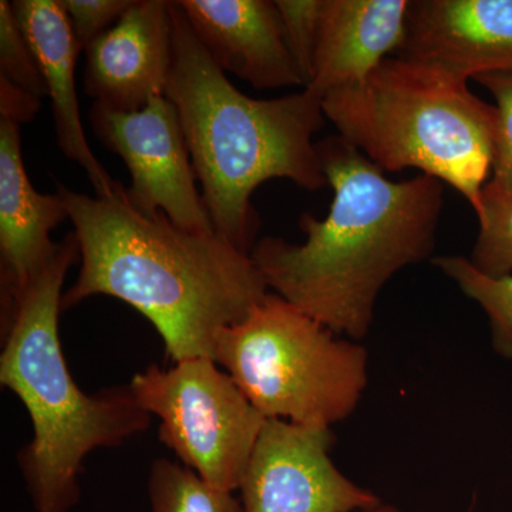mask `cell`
Segmentation results:
<instances>
[{
	"label": "cell",
	"mask_w": 512,
	"mask_h": 512,
	"mask_svg": "<svg viewBox=\"0 0 512 512\" xmlns=\"http://www.w3.org/2000/svg\"><path fill=\"white\" fill-rule=\"evenodd\" d=\"M440 67L392 56L363 82L325 94L339 136L383 171L416 168L460 192L483 214L493 171L497 109Z\"/></svg>",
	"instance_id": "obj_5"
},
{
	"label": "cell",
	"mask_w": 512,
	"mask_h": 512,
	"mask_svg": "<svg viewBox=\"0 0 512 512\" xmlns=\"http://www.w3.org/2000/svg\"><path fill=\"white\" fill-rule=\"evenodd\" d=\"M330 427L266 419L244 478V512H370L382 505L330 458Z\"/></svg>",
	"instance_id": "obj_9"
},
{
	"label": "cell",
	"mask_w": 512,
	"mask_h": 512,
	"mask_svg": "<svg viewBox=\"0 0 512 512\" xmlns=\"http://www.w3.org/2000/svg\"><path fill=\"white\" fill-rule=\"evenodd\" d=\"M483 214L478 218L480 232L471 262L493 276L512 272V201L483 197Z\"/></svg>",
	"instance_id": "obj_19"
},
{
	"label": "cell",
	"mask_w": 512,
	"mask_h": 512,
	"mask_svg": "<svg viewBox=\"0 0 512 512\" xmlns=\"http://www.w3.org/2000/svg\"><path fill=\"white\" fill-rule=\"evenodd\" d=\"M151 512H244L232 491L215 487L191 468L158 458L151 466Z\"/></svg>",
	"instance_id": "obj_17"
},
{
	"label": "cell",
	"mask_w": 512,
	"mask_h": 512,
	"mask_svg": "<svg viewBox=\"0 0 512 512\" xmlns=\"http://www.w3.org/2000/svg\"><path fill=\"white\" fill-rule=\"evenodd\" d=\"M474 80L493 94L497 109L493 171L483 197L512 201V72L485 73Z\"/></svg>",
	"instance_id": "obj_18"
},
{
	"label": "cell",
	"mask_w": 512,
	"mask_h": 512,
	"mask_svg": "<svg viewBox=\"0 0 512 512\" xmlns=\"http://www.w3.org/2000/svg\"><path fill=\"white\" fill-rule=\"evenodd\" d=\"M79 259V242L70 232L2 332L0 384L26 407L35 431L18 461L36 512L72 510L80 497L86 457L143 433L153 417L128 384L87 394L70 375L59 316L64 279Z\"/></svg>",
	"instance_id": "obj_4"
},
{
	"label": "cell",
	"mask_w": 512,
	"mask_h": 512,
	"mask_svg": "<svg viewBox=\"0 0 512 512\" xmlns=\"http://www.w3.org/2000/svg\"><path fill=\"white\" fill-rule=\"evenodd\" d=\"M289 52L298 66L303 84L308 87L313 76L318 45L322 0H276Z\"/></svg>",
	"instance_id": "obj_21"
},
{
	"label": "cell",
	"mask_w": 512,
	"mask_h": 512,
	"mask_svg": "<svg viewBox=\"0 0 512 512\" xmlns=\"http://www.w3.org/2000/svg\"><path fill=\"white\" fill-rule=\"evenodd\" d=\"M128 386L160 419L161 443L185 467L222 490H239L266 419L215 360L192 357L170 369L151 365Z\"/></svg>",
	"instance_id": "obj_7"
},
{
	"label": "cell",
	"mask_w": 512,
	"mask_h": 512,
	"mask_svg": "<svg viewBox=\"0 0 512 512\" xmlns=\"http://www.w3.org/2000/svg\"><path fill=\"white\" fill-rule=\"evenodd\" d=\"M370 512H402L399 508L393 507V505L382 504L379 507L375 508V510Z\"/></svg>",
	"instance_id": "obj_24"
},
{
	"label": "cell",
	"mask_w": 512,
	"mask_h": 512,
	"mask_svg": "<svg viewBox=\"0 0 512 512\" xmlns=\"http://www.w3.org/2000/svg\"><path fill=\"white\" fill-rule=\"evenodd\" d=\"M316 148L333 190L329 214L301 215L303 244L265 237L251 256L269 291L338 335L360 340L384 285L433 254L443 183L424 174L394 183L340 136Z\"/></svg>",
	"instance_id": "obj_1"
},
{
	"label": "cell",
	"mask_w": 512,
	"mask_h": 512,
	"mask_svg": "<svg viewBox=\"0 0 512 512\" xmlns=\"http://www.w3.org/2000/svg\"><path fill=\"white\" fill-rule=\"evenodd\" d=\"M412 0H322L311 83L322 97L363 82L402 49Z\"/></svg>",
	"instance_id": "obj_14"
},
{
	"label": "cell",
	"mask_w": 512,
	"mask_h": 512,
	"mask_svg": "<svg viewBox=\"0 0 512 512\" xmlns=\"http://www.w3.org/2000/svg\"><path fill=\"white\" fill-rule=\"evenodd\" d=\"M433 264L483 308L495 352L512 360V275L485 274L471 259L458 255L437 256Z\"/></svg>",
	"instance_id": "obj_16"
},
{
	"label": "cell",
	"mask_w": 512,
	"mask_h": 512,
	"mask_svg": "<svg viewBox=\"0 0 512 512\" xmlns=\"http://www.w3.org/2000/svg\"><path fill=\"white\" fill-rule=\"evenodd\" d=\"M396 56L440 67L464 82L512 72V0H413Z\"/></svg>",
	"instance_id": "obj_12"
},
{
	"label": "cell",
	"mask_w": 512,
	"mask_h": 512,
	"mask_svg": "<svg viewBox=\"0 0 512 512\" xmlns=\"http://www.w3.org/2000/svg\"><path fill=\"white\" fill-rule=\"evenodd\" d=\"M195 36L222 72L258 90L303 86L271 0H178Z\"/></svg>",
	"instance_id": "obj_13"
},
{
	"label": "cell",
	"mask_w": 512,
	"mask_h": 512,
	"mask_svg": "<svg viewBox=\"0 0 512 512\" xmlns=\"http://www.w3.org/2000/svg\"><path fill=\"white\" fill-rule=\"evenodd\" d=\"M215 362L265 419L326 426L348 419L367 386V350L269 292L220 333Z\"/></svg>",
	"instance_id": "obj_6"
},
{
	"label": "cell",
	"mask_w": 512,
	"mask_h": 512,
	"mask_svg": "<svg viewBox=\"0 0 512 512\" xmlns=\"http://www.w3.org/2000/svg\"><path fill=\"white\" fill-rule=\"evenodd\" d=\"M133 0H60L80 50L119 22Z\"/></svg>",
	"instance_id": "obj_22"
},
{
	"label": "cell",
	"mask_w": 512,
	"mask_h": 512,
	"mask_svg": "<svg viewBox=\"0 0 512 512\" xmlns=\"http://www.w3.org/2000/svg\"><path fill=\"white\" fill-rule=\"evenodd\" d=\"M12 8L35 53L47 96L52 100L60 150L86 171L96 197L113 198L119 183L94 156L84 134L74 80L77 56L82 50L60 0H13Z\"/></svg>",
	"instance_id": "obj_15"
},
{
	"label": "cell",
	"mask_w": 512,
	"mask_h": 512,
	"mask_svg": "<svg viewBox=\"0 0 512 512\" xmlns=\"http://www.w3.org/2000/svg\"><path fill=\"white\" fill-rule=\"evenodd\" d=\"M80 248L76 284L62 309L107 295L133 306L163 338L175 363L215 360L220 333L271 292L254 259L217 232H191L163 212L138 210L119 183L113 198L59 184Z\"/></svg>",
	"instance_id": "obj_2"
},
{
	"label": "cell",
	"mask_w": 512,
	"mask_h": 512,
	"mask_svg": "<svg viewBox=\"0 0 512 512\" xmlns=\"http://www.w3.org/2000/svg\"><path fill=\"white\" fill-rule=\"evenodd\" d=\"M90 121L101 144L127 165L131 185L126 194L134 207L146 214L163 212L187 231H215L195 185L180 116L167 96L154 97L134 113L94 104Z\"/></svg>",
	"instance_id": "obj_8"
},
{
	"label": "cell",
	"mask_w": 512,
	"mask_h": 512,
	"mask_svg": "<svg viewBox=\"0 0 512 512\" xmlns=\"http://www.w3.org/2000/svg\"><path fill=\"white\" fill-rule=\"evenodd\" d=\"M18 124L0 120V326L8 329L20 299L52 261L50 232L69 220L59 194H40L23 164Z\"/></svg>",
	"instance_id": "obj_11"
},
{
	"label": "cell",
	"mask_w": 512,
	"mask_h": 512,
	"mask_svg": "<svg viewBox=\"0 0 512 512\" xmlns=\"http://www.w3.org/2000/svg\"><path fill=\"white\" fill-rule=\"evenodd\" d=\"M173 60L171 2L133 0L119 22L87 47L84 92L109 110H143L167 93Z\"/></svg>",
	"instance_id": "obj_10"
},
{
	"label": "cell",
	"mask_w": 512,
	"mask_h": 512,
	"mask_svg": "<svg viewBox=\"0 0 512 512\" xmlns=\"http://www.w3.org/2000/svg\"><path fill=\"white\" fill-rule=\"evenodd\" d=\"M174 60L165 96L180 116L201 197L215 232L251 255L259 218L251 197L285 178L302 190L328 185L313 136L326 117L322 97L305 89L258 100L239 92L171 2Z\"/></svg>",
	"instance_id": "obj_3"
},
{
	"label": "cell",
	"mask_w": 512,
	"mask_h": 512,
	"mask_svg": "<svg viewBox=\"0 0 512 512\" xmlns=\"http://www.w3.org/2000/svg\"><path fill=\"white\" fill-rule=\"evenodd\" d=\"M42 99L0 77V120L20 126L35 119Z\"/></svg>",
	"instance_id": "obj_23"
},
{
	"label": "cell",
	"mask_w": 512,
	"mask_h": 512,
	"mask_svg": "<svg viewBox=\"0 0 512 512\" xmlns=\"http://www.w3.org/2000/svg\"><path fill=\"white\" fill-rule=\"evenodd\" d=\"M0 77L39 99L47 96L35 53L8 0H0Z\"/></svg>",
	"instance_id": "obj_20"
}]
</instances>
